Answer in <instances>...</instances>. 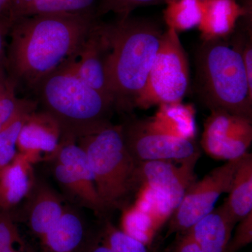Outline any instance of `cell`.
Here are the masks:
<instances>
[{
    "label": "cell",
    "instance_id": "484cf974",
    "mask_svg": "<svg viewBox=\"0 0 252 252\" xmlns=\"http://www.w3.org/2000/svg\"><path fill=\"white\" fill-rule=\"evenodd\" d=\"M0 252H34L20 233L13 212L1 210Z\"/></svg>",
    "mask_w": 252,
    "mask_h": 252
},
{
    "label": "cell",
    "instance_id": "8fae6325",
    "mask_svg": "<svg viewBox=\"0 0 252 252\" xmlns=\"http://www.w3.org/2000/svg\"><path fill=\"white\" fill-rule=\"evenodd\" d=\"M199 158L180 162L152 160L137 162V187L139 188L145 184L163 192L170 198L175 210L189 186L196 181L195 167Z\"/></svg>",
    "mask_w": 252,
    "mask_h": 252
},
{
    "label": "cell",
    "instance_id": "4dcf8cb0",
    "mask_svg": "<svg viewBox=\"0 0 252 252\" xmlns=\"http://www.w3.org/2000/svg\"><path fill=\"white\" fill-rule=\"evenodd\" d=\"M13 22L10 19H0V67L5 64L6 53V39Z\"/></svg>",
    "mask_w": 252,
    "mask_h": 252
},
{
    "label": "cell",
    "instance_id": "5b68a950",
    "mask_svg": "<svg viewBox=\"0 0 252 252\" xmlns=\"http://www.w3.org/2000/svg\"><path fill=\"white\" fill-rule=\"evenodd\" d=\"M77 142L85 152L96 190L107 211L125 208L138 187L137 162L126 147L122 125L109 122Z\"/></svg>",
    "mask_w": 252,
    "mask_h": 252
},
{
    "label": "cell",
    "instance_id": "277c9868",
    "mask_svg": "<svg viewBox=\"0 0 252 252\" xmlns=\"http://www.w3.org/2000/svg\"><path fill=\"white\" fill-rule=\"evenodd\" d=\"M196 69L199 94L210 110L252 119V88L243 57L227 39L203 41Z\"/></svg>",
    "mask_w": 252,
    "mask_h": 252
},
{
    "label": "cell",
    "instance_id": "2e32d148",
    "mask_svg": "<svg viewBox=\"0 0 252 252\" xmlns=\"http://www.w3.org/2000/svg\"><path fill=\"white\" fill-rule=\"evenodd\" d=\"M248 134H252V119L223 110H212L204 124L200 143L204 151L210 155Z\"/></svg>",
    "mask_w": 252,
    "mask_h": 252
},
{
    "label": "cell",
    "instance_id": "ba28073f",
    "mask_svg": "<svg viewBox=\"0 0 252 252\" xmlns=\"http://www.w3.org/2000/svg\"><path fill=\"white\" fill-rule=\"evenodd\" d=\"M241 158L228 160L212 170L201 180L195 181L189 186L169 220L167 235L186 233L215 208L220 195L229 193Z\"/></svg>",
    "mask_w": 252,
    "mask_h": 252
},
{
    "label": "cell",
    "instance_id": "603a6c76",
    "mask_svg": "<svg viewBox=\"0 0 252 252\" xmlns=\"http://www.w3.org/2000/svg\"><path fill=\"white\" fill-rule=\"evenodd\" d=\"M164 21L177 33L198 28L201 18L200 0H165Z\"/></svg>",
    "mask_w": 252,
    "mask_h": 252
},
{
    "label": "cell",
    "instance_id": "ffe728a7",
    "mask_svg": "<svg viewBox=\"0 0 252 252\" xmlns=\"http://www.w3.org/2000/svg\"><path fill=\"white\" fill-rule=\"evenodd\" d=\"M228 198L223 204L236 223L252 212V155L241 158L235 172Z\"/></svg>",
    "mask_w": 252,
    "mask_h": 252
},
{
    "label": "cell",
    "instance_id": "52a82bcc",
    "mask_svg": "<svg viewBox=\"0 0 252 252\" xmlns=\"http://www.w3.org/2000/svg\"><path fill=\"white\" fill-rule=\"evenodd\" d=\"M53 175L70 203L92 210L97 216L107 211L101 201L85 152L73 139L61 138L59 149L49 160Z\"/></svg>",
    "mask_w": 252,
    "mask_h": 252
},
{
    "label": "cell",
    "instance_id": "9a60e30c",
    "mask_svg": "<svg viewBox=\"0 0 252 252\" xmlns=\"http://www.w3.org/2000/svg\"><path fill=\"white\" fill-rule=\"evenodd\" d=\"M201 18L198 26L203 41L227 39L235 31L240 18L252 13L235 0H200Z\"/></svg>",
    "mask_w": 252,
    "mask_h": 252
},
{
    "label": "cell",
    "instance_id": "4fadbf2b",
    "mask_svg": "<svg viewBox=\"0 0 252 252\" xmlns=\"http://www.w3.org/2000/svg\"><path fill=\"white\" fill-rule=\"evenodd\" d=\"M61 131L59 124L44 111H34L23 125L17 142L18 153L32 165L51 160L59 149Z\"/></svg>",
    "mask_w": 252,
    "mask_h": 252
},
{
    "label": "cell",
    "instance_id": "7c38bea8",
    "mask_svg": "<svg viewBox=\"0 0 252 252\" xmlns=\"http://www.w3.org/2000/svg\"><path fill=\"white\" fill-rule=\"evenodd\" d=\"M64 206L61 195L36 177L31 191L23 200L20 213L12 212L17 222H25L31 233L40 240L59 220Z\"/></svg>",
    "mask_w": 252,
    "mask_h": 252
},
{
    "label": "cell",
    "instance_id": "e575fe53",
    "mask_svg": "<svg viewBox=\"0 0 252 252\" xmlns=\"http://www.w3.org/2000/svg\"><path fill=\"white\" fill-rule=\"evenodd\" d=\"M243 8L252 6V0H235Z\"/></svg>",
    "mask_w": 252,
    "mask_h": 252
},
{
    "label": "cell",
    "instance_id": "f1b7e54d",
    "mask_svg": "<svg viewBox=\"0 0 252 252\" xmlns=\"http://www.w3.org/2000/svg\"><path fill=\"white\" fill-rule=\"evenodd\" d=\"M165 0H100L97 8V16L106 13L113 12L120 18L127 17L133 10L142 6L162 4Z\"/></svg>",
    "mask_w": 252,
    "mask_h": 252
},
{
    "label": "cell",
    "instance_id": "d4e9b609",
    "mask_svg": "<svg viewBox=\"0 0 252 252\" xmlns=\"http://www.w3.org/2000/svg\"><path fill=\"white\" fill-rule=\"evenodd\" d=\"M121 227L123 232L146 246L151 245L158 228L154 220L135 205L124 208Z\"/></svg>",
    "mask_w": 252,
    "mask_h": 252
},
{
    "label": "cell",
    "instance_id": "4316f807",
    "mask_svg": "<svg viewBox=\"0 0 252 252\" xmlns=\"http://www.w3.org/2000/svg\"><path fill=\"white\" fill-rule=\"evenodd\" d=\"M16 87L5 65L0 67V130L14 117L23 103V99L16 97Z\"/></svg>",
    "mask_w": 252,
    "mask_h": 252
},
{
    "label": "cell",
    "instance_id": "1f68e13d",
    "mask_svg": "<svg viewBox=\"0 0 252 252\" xmlns=\"http://www.w3.org/2000/svg\"><path fill=\"white\" fill-rule=\"evenodd\" d=\"M172 252H203L195 241L193 237L188 232L184 233L183 236L178 240Z\"/></svg>",
    "mask_w": 252,
    "mask_h": 252
},
{
    "label": "cell",
    "instance_id": "d6986e66",
    "mask_svg": "<svg viewBox=\"0 0 252 252\" xmlns=\"http://www.w3.org/2000/svg\"><path fill=\"white\" fill-rule=\"evenodd\" d=\"M147 120L154 129L172 137L190 140L196 137L195 110L192 104H160L155 115Z\"/></svg>",
    "mask_w": 252,
    "mask_h": 252
},
{
    "label": "cell",
    "instance_id": "7402d4cb",
    "mask_svg": "<svg viewBox=\"0 0 252 252\" xmlns=\"http://www.w3.org/2000/svg\"><path fill=\"white\" fill-rule=\"evenodd\" d=\"M136 192L134 205L148 215L160 229L175 211L170 198L163 192L145 184L141 185Z\"/></svg>",
    "mask_w": 252,
    "mask_h": 252
},
{
    "label": "cell",
    "instance_id": "e0dca14e",
    "mask_svg": "<svg viewBox=\"0 0 252 252\" xmlns=\"http://www.w3.org/2000/svg\"><path fill=\"white\" fill-rule=\"evenodd\" d=\"M35 178L32 164L16 154L0 173V210L14 211L31 191Z\"/></svg>",
    "mask_w": 252,
    "mask_h": 252
},
{
    "label": "cell",
    "instance_id": "9c48e42d",
    "mask_svg": "<svg viewBox=\"0 0 252 252\" xmlns=\"http://www.w3.org/2000/svg\"><path fill=\"white\" fill-rule=\"evenodd\" d=\"M126 147L136 162L152 160L184 161L200 157L195 140L177 138L156 130L147 119L123 124Z\"/></svg>",
    "mask_w": 252,
    "mask_h": 252
},
{
    "label": "cell",
    "instance_id": "ac0fdd59",
    "mask_svg": "<svg viewBox=\"0 0 252 252\" xmlns=\"http://www.w3.org/2000/svg\"><path fill=\"white\" fill-rule=\"evenodd\" d=\"M223 205L214 209L188 230L203 252H227L236 224Z\"/></svg>",
    "mask_w": 252,
    "mask_h": 252
},
{
    "label": "cell",
    "instance_id": "7a4b0ae2",
    "mask_svg": "<svg viewBox=\"0 0 252 252\" xmlns=\"http://www.w3.org/2000/svg\"><path fill=\"white\" fill-rule=\"evenodd\" d=\"M108 27L111 92L115 108L130 110L146 85L163 32L155 23L130 16L108 23Z\"/></svg>",
    "mask_w": 252,
    "mask_h": 252
},
{
    "label": "cell",
    "instance_id": "44dd1931",
    "mask_svg": "<svg viewBox=\"0 0 252 252\" xmlns=\"http://www.w3.org/2000/svg\"><path fill=\"white\" fill-rule=\"evenodd\" d=\"M36 107L37 103L34 101L23 99L17 112L0 130V173L18 154L20 132L28 117L36 111Z\"/></svg>",
    "mask_w": 252,
    "mask_h": 252
},
{
    "label": "cell",
    "instance_id": "5bb4252c",
    "mask_svg": "<svg viewBox=\"0 0 252 252\" xmlns=\"http://www.w3.org/2000/svg\"><path fill=\"white\" fill-rule=\"evenodd\" d=\"M65 203L63 215L40 239L41 252H83L87 242V228L80 208Z\"/></svg>",
    "mask_w": 252,
    "mask_h": 252
},
{
    "label": "cell",
    "instance_id": "6da1fadb",
    "mask_svg": "<svg viewBox=\"0 0 252 252\" xmlns=\"http://www.w3.org/2000/svg\"><path fill=\"white\" fill-rule=\"evenodd\" d=\"M97 16L53 14L15 20L5 67L10 79L31 87L77 56Z\"/></svg>",
    "mask_w": 252,
    "mask_h": 252
},
{
    "label": "cell",
    "instance_id": "30bf717a",
    "mask_svg": "<svg viewBox=\"0 0 252 252\" xmlns=\"http://www.w3.org/2000/svg\"><path fill=\"white\" fill-rule=\"evenodd\" d=\"M109 53L108 23L97 20L77 56L68 63L81 80L108 97L114 104L107 77Z\"/></svg>",
    "mask_w": 252,
    "mask_h": 252
},
{
    "label": "cell",
    "instance_id": "8992f818",
    "mask_svg": "<svg viewBox=\"0 0 252 252\" xmlns=\"http://www.w3.org/2000/svg\"><path fill=\"white\" fill-rule=\"evenodd\" d=\"M190 84L189 61L178 33L167 28L149 72L146 85L135 107L142 109L156 105L182 102Z\"/></svg>",
    "mask_w": 252,
    "mask_h": 252
},
{
    "label": "cell",
    "instance_id": "f546056e",
    "mask_svg": "<svg viewBox=\"0 0 252 252\" xmlns=\"http://www.w3.org/2000/svg\"><path fill=\"white\" fill-rule=\"evenodd\" d=\"M238 222L234 236L228 243L227 252H236L252 242V212Z\"/></svg>",
    "mask_w": 252,
    "mask_h": 252
},
{
    "label": "cell",
    "instance_id": "d6a6232c",
    "mask_svg": "<svg viewBox=\"0 0 252 252\" xmlns=\"http://www.w3.org/2000/svg\"><path fill=\"white\" fill-rule=\"evenodd\" d=\"M83 252H113V251L101 240L100 238H99L87 240Z\"/></svg>",
    "mask_w": 252,
    "mask_h": 252
},
{
    "label": "cell",
    "instance_id": "cb8c5ba5",
    "mask_svg": "<svg viewBox=\"0 0 252 252\" xmlns=\"http://www.w3.org/2000/svg\"><path fill=\"white\" fill-rule=\"evenodd\" d=\"M97 0H33L20 11L16 19L24 16L53 14H94ZM97 16V15H96Z\"/></svg>",
    "mask_w": 252,
    "mask_h": 252
},
{
    "label": "cell",
    "instance_id": "3957f363",
    "mask_svg": "<svg viewBox=\"0 0 252 252\" xmlns=\"http://www.w3.org/2000/svg\"><path fill=\"white\" fill-rule=\"evenodd\" d=\"M43 110L59 124L61 138L77 140L108 124L114 102L84 81L66 63L36 84Z\"/></svg>",
    "mask_w": 252,
    "mask_h": 252
},
{
    "label": "cell",
    "instance_id": "836d02e7",
    "mask_svg": "<svg viewBox=\"0 0 252 252\" xmlns=\"http://www.w3.org/2000/svg\"><path fill=\"white\" fill-rule=\"evenodd\" d=\"M33 0H12V8H11V18L13 23L20 11L24 9L26 6L31 4Z\"/></svg>",
    "mask_w": 252,
    "mask_h": 252
},
{
    "label": "cell",
    "instance_id": "83f0119b",
    "mask_svg": "<svg viewBox=\"0 0 252 252\" xmlns=\"http://www.w3.org/2000/svg\"><path fill=\"white\" fill-rule=\"evenodd\" d=\"M99 238L113 252H148L145 245L118 229L109 222L104 225Z\"/></svg>",
    "mask_w": 252,
    "mask_h": 252
}]
</instances>
